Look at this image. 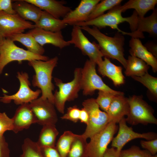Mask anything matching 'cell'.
<instances>
[{
  "mask_svg": "<svg viewBox=\"0 0 157 157\" xmlns=\"http://www.w3.org/2000/svg\"><path fill=\"white\" fill-rule=\"evenodd\" d=\"M120 5L117 6L105 14L93 19L80 23L76 25L79 27L93 26L99 29L108 26L117 29L123 35H134L133 32L137 31L139 17L134 11L130 17H123Z\"/></svg>",
  "mask_w": 157,
  "mask_h": 157,
  "instance_id": "cell-1",
  "label": "cell"
},
{
  "mask_svg": "<svg viewBox=\"0 0 157 157\" xmlns=\"http://www.w3.org/2000/svg\"><path fill=\"white\" fill-rule=\"evenodd\" d=\"M80 27L97 40L104 57L117 60L126 68L127 60L124 57V46L125 38L123 35L117 32L113 37H111L102 33L95 26H93L92 28L89 26Z\"/></svg>",
  "mask_w": 157,
  "mask_h": 157,
  "instance_id": "cell-2",
  "label": "cell"
},
{
  "mask_svg": "<svg viewBox=\"0 0 157 157\" xmlns=\"http://www.w3.org/2000/svg\"><path fill=\"white\" fill-rule=\"evenodd\" d=\"M58 57H54L47 61L34 60L28 61V65L33 69L35 74L33 76L32 85L40 90L41 97L47 99L54 104L53 91L54 86L52 82V74L56 66Z\"/></svg>",
  "mask_w": 157,
  "mask_h": 157,
  "instance_id": "cell-3",
  "label": "cell"
},
{
  "mask_svg": "<svg viewBox=\"0 0 157 157\" xmlns=\"http://www.w3.org/2000/svg\"><path fill=\"white\" fill-rule=\"evenodd\" d=\"M81 68H76L74 70L73 79L65 83L60 79L54 78L56 85L58 88L54 94V105L58 111L61 113L64 112L65 103L77 98L78 92L81 90Z\"/></svg>",
  "mask_w": 157,
  "mask_h": 157,
  "instance_id": "cell-4",
  "label": "cell"
},
{
  "mask_svg": "<svg viewBox=\"0 0 157 157\" xmlns=\"http://www.w3.org/2000/svg\"><path fill=\"white\" fill-rule=\"evenodd\" d=\"M14 42L9 38H3L0 43V75L5 67L13 61L20 63L24 60L47 61L49 59L47 56L36 54L19 47Z\"/></svg>",
  "mask_w": 157,
  "mask_h": 157,
  "instance_id": "cell-5",
  "label": "cell"
},
{
  "mask_svg": "<svg viewBox=\"0 0 157 157\" xmlns=\"http://www.w3.org/2000/svg\"><path fill=\"white\" fill-rule=\"evenodd\" d=\"M96 65L93 61L87 60L83 67L81 69V90L83 95L87 96L92 94L97 90L108 92L116 94H124L122 92L112 89L103 82L97 73Z\"/></svg>",
  "mask_w": 157,
  "mask_h": 157,
  "instance_id": "cell-6",
  "label": "cell"
},
{
  "mask_svg": "<svg viewBox=\"0 0 157 157\" xmlns=\"http://www.w3.org/2000/svg\"><path fill=\"white\" fill-rule=\"evenodd\" d=\"M128 99L129 111L126 118V122L133 125L157 124L153 109L143 100L142 96L133 95Z\"/></svg>",
  "mask_w": 157,
  "mask_h": 157,
  "instance_id": "cell-7",
  "label": "cell"
},
{
  "mask_svg": "<svg viewBox=\"0 0 157 157\" xmlns=\"http://www.w3.org/2000/svg\"><path fill=\"white\" fill-rule=\"evenodd\" d=\"M82 104L89 116L86 128L82 134L87 139L103 129L110 122L107 113L101 110L95 99H88Z\"/></svg>",
  "mask_w": 157,
  "mask_h": 157,
  "instance_id": "cell-8",
  "label": "cell"
},
{
  "mask_svg": "<svg viewBox=\"0 0 157 157\" xmlns=\"http://www.w3.org/2000/svg\"><path fill=\"white\" fill-rule=\"evenodd\" d=\"M116 123L110 122L102 130L91 138L88 143L87 154L88 157H103L108 145L114 138L118 126Z\"/></svg>",
  "mask_w": 157,
  "mask_h": 157,
  "instance_id": "cell-9",
  "label": "cell"
},
{
  "mask_svg": "<svg viewBox=\"0 0 157 157\" xmlns=\"http://www.w3.org/2000/svg\"><path fill=\"white\" fill-rule=\"evenodd\" d=\"M17 77L20 84L18 91L15 94L7 95L3 94V96L0 97V101L4 103L8 104L13 101L17 105L29 103L38 98L41 93L40 89L33 91L30 88L31 83L29 80L28 73L26 72H18Z\"/></svg>",
  "mask_w": 157,
  "mask_h": 157,
  "instance_id": "cell-10",
  "label": "cell"
},
{
  "mask_svg": "<svg viewBox=\"0 0 157 157\" xmlns=\"http://www.w3.org/2000/svg\"><path fill=\"white\" fill-rule=\"evenodd\" d=\"M68 41L70 44H74L83 54L88 56L90 60L98 65L101 63L104 56L98 44L95 42H91L83 33L80 27L73 26L71 39Z\"/></svg>",
  "mask_w": 157,
  "mask_h": 157,
  "instance_id": "cell-11",
  "label": "cell"
},
{
  "mask_svg": "<svg viewBox=\"0 0 157 157\" xmlns=\"http://www.w3.org/2000/svg\"><path fill=\"white\" fill-rule=\"evenodd\" d=\"M35 28L34 24L24 19L17 13L10 14L0 11V35L3 38H9L23 33L26 29Z\"/></svg>",
  "mask_w": 157,
  "mask_h": 157,
  "instance_id": "cell-12",
  "label": "cell"
},
{
  "mask_svg": "<svg viewBox=\"0 0 157 157\" xmlns=\"http://www.w3.org/2000/svg\"><path fill=\"white\" fill-rule=\"evenodd\" d=\"M118 132L116 136L112 140L111 146L120 152L127 142L138 138L145 139L148 140L157 138L156 133L154 132L140 133L133 131L131 127L128 126L125 117L118 122Z\"/></svg>",
  "mask_w": 157,
  "mask_h": 157,
  "instance_id": "cell-13",
  "label": "cell"
},
{
  "mask_svg": "<svg viewBox=\"0 0 157 157\" xmlns=\"http://www.w3.org/2000/svg\"><path fill=\"white\" fill-rule=\"evenodd\" d=\"M30 106L37 120V123L43 126L55 125L58 117L53 104L47 99L40 97L29 103Z\"/></svg>",
  "mask_w": 157,
  "mask_h": 157,
  "instance_id": "cell-14",
  "label": "cell"
},
{
  "mask_svg": "<svg viewBox=\"0 0 157 157\" xmlns=\"http://www.w3.org/2000/svg\"><path fill=\"white\" fill-rule=\"evenodd\" d=\"M100 0H82L78 6L72 10L62 21L66 25H76L88 20L90 15Z\"/></svg>",
  "mask_w": 157,
  "mask_h": 157,
  "instance_id": "cell-15",
  "label": "cell"
},
{
  "mask_svg": "<svg viewBox=\"0 0 157 157\" xmlns=\"http://www.w3.org/2000/svg\"><path fill=\"white\" fill-rule=\"evenodd\" d=\"M30 34L41 46L50 44L60 49L70 45L68 41L65 40L61 31L52 32L35 28L27 32Z\"/></svg>",
  "mask_w": 157,
  "mask_h": 157,
  "instance_id": "cell-16",
  "label": "cell"
},
{
  "mask_svg": "<svg viewBox=\"0 0 157 157\" xmlns=\"http://www.w3.org/2000/svg\"><path fill=\"white\" fill-rule=\"evenodd\" d=\"M12 118L13 126L12 131L15 133L28 129L32 124L37 122V118L31 108L29 103L20 105Z\"/></svg>",
  "mask_w": 157,
  "mask_h": 157,
  "instance_id": "cell-17",
  "label": "cell"
},
{
  "mask_svg": "<svg viewBox=\"0 0 157 157\" xmlns=\"http://www.w3.org/2000/svg\"><path fill=\"white\" fill-rule=\"evenodd\" d=\"M58 19L64 18L72 10L64 5L65 2L55 0H25Z\"/></svg>",
  "mask_w": 157,
  "mask_h": 157,
  "instance_id": "cell-18",
  "label": "cell"
},
{
  "mask_svg": "<svg viewBox=\"0 0 157 157\" xmlns=\"http://www.w3.org/2000/svg\"><path fill=\"white\" fill-rule=\"evenodd\" d=\"M129 105L128 98L124 94L116 95L112 100L106 113L109 122L116 123L129 113Z\"/></svg>",
  "mask_w": 157,
  "mask_h": 157,
  "instance_id": "cell-19",
  "label": "cell"
},
{
  "mask_svg": "<svg viewBox=\"0 0 157 157\" xmlns=\"http://www.w3.org/2000/svg\"><path fill=\"white\" fill-rule=\"evenodd\" d=\"M131 56L137 57L151 67L154 72L157 71V60L143 45L138 38L131 37L129 42Z\"/></svg>",
  "mask_w": 157,
  "mask_h": 157,
  "instance_id": "cell-20",
  "label": "cell"
},
{
  "mask_svg": "<svg viewBox=\"0 0 157 157\" xmlns=\"http://www.w3.org/2000/svg\"><path fill=\"white\" fill-rule=\"evenodd\" d=\"M13 8L16 13L25 20H29L36 24L39 20L42 10L25 0L14 1Z\"/></svg>",
  "mask_w": 157,
  "mask_h": 157,
  "instance_id": "cell-21",
  "label": "cell"
},
{
  "mask_svg": "<svg viewBox=\"0 0 157 157\" xmlns=\"http://www.w3.org/2000/svg\"><path fill=\"white\" fill-rule=\"evenodd\" d=\"M98 66L99 72L111 80L115 85H119L124 83L125 77L122 72V67L112 63L109 58L104 57Z\"/></svg>",
  "mask_w": 157,
  "mask_h": 157,
  "instance_id": "cell-22",
  "label": "cell"
},
{
  "mask_svg": "<svg viewBox=\"0 0 157 157\" xmlns=\"http://www.w3.org/2000/svg\"><path fill=\"white\" fill-rule=\"evenodd\" d=\"M67 25L62 19L55 18L43 10L38 21L34 24L35 28L52 32L61 31Z\"/></svg>",
  "mask_w": 157,
  "mask_h": 157,
  "instance_id": "cell-23",
  "label": "cell"
},
{
  "mask_svg": "<svg viewBox=\"0 0 157 157\" xmlns=\"http://www.w3.org/2000/svg\"><path fill=\"white\" fill-rule=\"evenodd\" d=\"M157 3V0H130L123 5H120V7L122 12L129 9H134L138 17L142 18L149 11L155 9Z\"/></svg>",
  "mask_w": 157,
  "mask_h": 157,
  "instance_id": "cell-24",
  "label": "cell"
},
{
  "mask_svg": "<svg viewBox=\"0 0 157 157\" xmlns=\"http://www.w3.org/2000/svg\"><path fill=\"white\" fill-rule=\"evenodd\" d=\"M9 38L13 41L19 42L25 46L27 50L34 53L43 55L45 49L30 33H22L14 35Z\"/></svg>",
  "mask_w": 157,
  "mask_h": 157,
  "instance_id": "cell-25",
  "label": "cell"
},
{
  "mask_svg": "<svg viewBox=\"0 0 157 157\" xmlns=\"http://www.w3.org/2000/svg\"><path fill=\"white\" fill-rule=\"evenodd\" d=\"M149 66L141 59L130 56L127 60V65L124 72L126 76H140L148 72Z\"/></svg>",
  "mask_w": 157,
  "mask_h": 157,
  "instance_id": "cell-26",
  "label": "cell"
},
{
  "mask_svg": "<svg viewBox=\"0 0 157 157\" xmlns=\"http://www.w3.org/2000/svg\"><path fill=\"white\" fill-rule=\"evenodd\" d=\"M58 133L55 125H43L36 143L40 147H54Z\"/></svg>",
  "mask_w": 157,
  "mask_h": 157,
  "instance_id": "cell-27",
  "label": "cell"
},
{
  "mask_svg": "<svg viewBox=\"0 0 157 157\" xmlns=\"http://www.w3.org/2000/svg\"><path fill=\"white\" fill-rule=\"evenodd\" d=\"M143 33L146 32L152 37L157 36V9L153 10L151 14L146 17H139L138 26L136 31Z\"/></svg>",
  "mask_w": 157,
  "mask_h": 157,
  "instance_id": "cell-28",
  "label": "cell"
},
{
  "mask_svg": "<svg viewBox=\"0 0 157 157\" xmlns=\"http://www.w3.org/2000/svg\"><path fill=\"white\" fill-rule=\"evenodd\" d=\"M88 144L87 139L82 134H75L67 157H88Z\"/></svg>",
  "mask_w": 157,
  "mask_h": 157,
  "instance_id": "cell-29",
  "label": "cell"
},
{
  "mask_svg": "<svg viewBox=\"0 0 157 157\" xmlns=\"http://www.w3.org/2000/svg\"><path fill=\"white\" fill-rule=\"evenodd\" d=\"M76 134L65 131L58 139L55 147L61 157H67Z\"/></svg>",
  "mask_w": 157,
  "mask_h": 157,
  "instance_id": "cell-30",
  "label": "cell"
},
{
  "mask_svg": "<svg viewBox=\"0 0 157 157\" xmlns=\"http://www.w3.org/2000/svg\"><path fill=\"white\" fill-rule=\"evenodd\" d=\"M122 1V0L101 1L93 8L89 16L88 20L93 19L103 15L107 10H110L114 7L120 5Z\"/></svg>",
  "mask_w": 157,
  "mask_h": 157,
  "instance_id": "cell-31",
  "label": "cell"
},
{
  "mask_svg": "<svg viewBox=\"0 0 157 157\" xmlns=\"http://www.w3.org/2000/svg\"><path fill=\"white\" fill-rule=\"evenodd\" d=\"M22 154L19 157H43L36 142L25 138L22 146Z\"/></svg>",
  "mask_w": 157,
  "mask_h": 157,
  "instance_id": "cell-32",
  "label": "cell"
},
{
  "mask_svg": "<svg viewBox=\"0 0 157 157\" xmlns=\"http://www.w3.org/2000/svg\"><path fill=\"white\" fill-rule=\"evenodd\" d=\"M131 77L145 86L151 94L157 98V78L151 75L148 72L140 76H132Z\"/></svg>",
  "mask_w": 157,
  "mask_h": 157,
  "instance_id": "cell-33",
  "label": "cell"
},
{
  "mask_svg": "<svg viewBox=\"0 0 157 157\" xmlns=\"http://www.w3.org/2000/svg\"><path fill=\"white\" fill-rule=\"evenodd\" d=\"M118 94L99 90L95 100L100 108L107 113L112 100Z\"/></svg>",
  "mask_w": 157,
  "mask_h": 157,
  "instance_id": "cell-34",
  "label": "cell"
},
{
  "mask_svg": "<svg viewBox=\"0 0 157 157\" xmlns=\"http://www.w3.org/2000/svg\"><path fill=\"white\" fill-rule=\"evenodd\" d=\"M151 154L146 150H141L138 146H133L120 152V157H151Z\"/></svg>",
  "mask_w": 157,
  "mask_h": 157,
  "instance_id": "cell-35",
  "label": "cell"
},
{
  "mask_svg": "<svg viewBox=\"0 0 157 157\" xmlns=\"http://www.w3.org/2000/svg\"><path fill=\"white\" fill-rule=\"evenodd\" d=\"M13 128L12 118L9 117L5 112H0V135H3L7 131H12Z\"/></svg>",
  "mask_w": 157,
  "mask_h": 157,
  "instance_id": "cell-36",
  "label": "cell"
},
{
  "mask_svg": "<svg viewBox=\"0 0 157 157\" xmlns=\"http://www.w3.org/2000/svg\"><path fill=\"white\" fill-rule=\"evenodd\" d=\"M80 109L76 106L69 107L66 113L61 117L63 119L68 120L74 123L79 120Z\"/></svg>",
  "mask_w": 157,
  "mask_h": 157,
  "instance_id": "cell-37",
  "label": "cell"
},
{
  "mask_svg": "<svg viewBox=\"0 0 157 157\" xmlns=\"http://www.w3.org/2000/svg\"><path fill=\"white\" fill-rule=\"evenodd\" d=\"M140 144L142 148L149 151L152 155L156 154L157 138L147 141L142 140Z\"/></svg>",
  "mask_w": 157,
  "mask_h": 157,
  "instance_id": "cell-38",
  "label": "cell"
},
{
  "mask_svg": "<svg viewBox=\"0 0 157 157\" xmlns=\"http://www.w3.org/2000/svg\"><path fill=\"white\" fill-rule=\"evenodd\" d=\"M43 157H61L55 146L40 147Z\"/></svg>",
  "mask_w": 157,
  "mask_h": 157,
  "instance_id": "cell-39",
  "label": "cell"
},
{
  "mask_svg": "<svg viewBox=\"0 0 157 157\" xmlns=\"http://www.w3.org/2000/svg\"><path fill=\"white\" fill-rule=\"evenodd\" d=\"M0 157H10L8 144L3 135H0Z\"/></svg>",
  "mask_w": 157,
  "mask_h": 157,
  "instance_id": "cell-40",
  "label": "cell"
},
{
  "mask_svg": "<svg viewBox=\"0 0 157 157\" xmlns=\"http://www.w3.org/2000/svg\"><path fill=\"white\" fill-rule=\"evenodd\" d=\"M11 0H0V11H3L10 14L16 13L13 10Z\"/></svg>",
  "mask_w": 157,
  "mask_h": 157,
  "instance_id": "cell-41",
  "label": "cell"
},
{
  "mask_svg": "<svg viewBox=\"0 0 157 157\" xmlns=\"http://www.w3.org/2000/svg\"><path fill=\"white\" fill-rule=\"evenodd\" d=\"M120 152L115 148H108L103 157H120Z\"/></svg>",
  "mask_w": 157,
  "mask_h": 157,
  "instance_id": "cell-42",
  "label": "cell"
},
{
  "mask_svg": "<svg viewBox=\"0 0 157 157\" xmlns=\"http://www.w3.org/2000/svg\"><path fill=\"white\" fill-rule=\"evenodd\" d=\"M144 46L156 58L157 57V44L153 41H149Z\"/></svg>",
  "mask_w": 157,
  "mask_h": 157,
  "instance_id": "cell-43",
  "label": "cell"
},
{
  "mask_svg": "<svg viewBox=\"0 0 157 157\" xmlns=\"http://www.w3.org/2000/svg\"><path fill=\"white\" fill-rule=\"evenodd\" d=\"M89 119L88 113L83 107L80 110L79 120L82 123L87 124Z\"/></svg>",
  "mask_w": 157,
  "mask_h": 157,
  "instance_id": "cell-44",
  "label": "cell"
},
{
  "mask_svg": "<svg viewBox=\"0 0 157 157\" xmlns=\"http://www.w3.org/2000/svg\"><path fill=\"white\" fill-rule=\"evenodd\" d=\"M3 38L0 35V43L2 42Z\"/></svg>",
  "mask_w": 157,
  "mask_h": 157,
  "instance_id": "cell-45",
  "label": "cell"
},
{
  "mask_svg": "<svg viewBox=\"0 0 157 157\" xmlns=\"http://www.w3.org/2000/svg\"><path fill=\"white\" fill-rule=\"evenodd\" d=\"M151 157H157V155L156 154L154 155H152Z\"/></svg>",
  "mask_w": 157,
  "mask_h": 157,
  "instance_id": "cell-46",
  "label": "cell"
}]
</instances>
